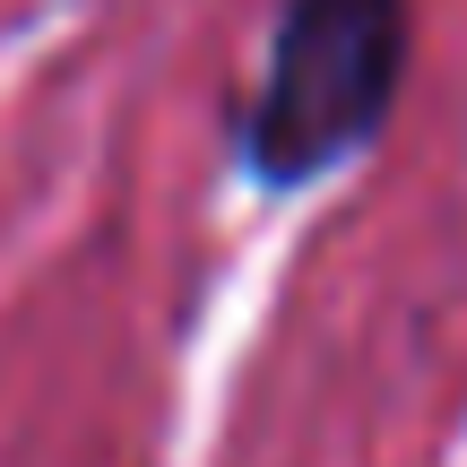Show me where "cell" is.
I'll use <instances>...</instances> for the list:
<instances>
[{"mask_svg": "<svg viewBox=\"0 0 467 467\" xmlns=\"http://www.w3.org/2000/svg\"><path fill=\"white\" fill-rule=\"evenodd\" d=\"M416 0H277L251 96L234 104V173L268 200L337 182L381 148L416 69Z\"/></svg>", "mask_w": 467, "mask_h": 467, "instance_id": "cell-1", "label": "cell"}]
</instances>
